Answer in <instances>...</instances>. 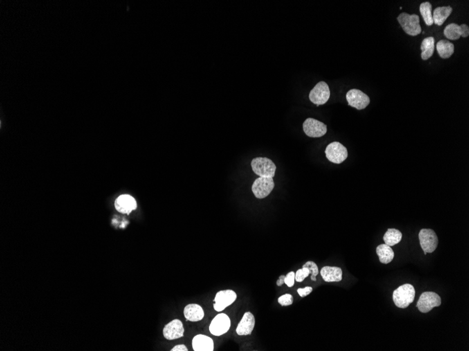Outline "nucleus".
Instances as JSON below:
<instances>
[{
	"instance_id": "bb28decb",
	"label": "nucleus",
	"mask_w": 469,
	"mask_h": 351,
	"mask_svg": "<svg viewBox=\"0 0 469 351\" xmlns=\"http://www.w3.org/2000/svg\"><path fill=\"white\" fill-rule=\"evenodd\" d=\"M311 274L309 270L306 267H302V269H299L295 273V280L297 282H301L304 280V279L307 278L308 275Z\"/></svg>"
},
{
	"instance_id": "9d476101",
	"label": "nucleus",
	"mask_w": 469,
	"mask_h": 351,
	"mask_svg": "<svg viewBox=\"0 0 469 351\" xmlns=\"http://www.w3.org/2000/svg\"><path fill=\"white\" fill-rule=\"evenodd\" d=\"M230 328V318L225 313H220L211 322L209 331L214 336H219L228 332Z\"/></svg>"
},
{
	"instance_id": "9b49d317",
	"label": "nucleus",
	"mask_w": 469,
	"mask_h": 351,
	"mask_svg": "<svg viewBox=\"0 0 469 351\" xmlns=\"http://www.w3.org/2000/svg\"><path fill=\"white\" fill-rule=\"evenodd\" d=\"M303 129L306 136L310 138H320L326 134L327 128L320 121L308 118L303 124Z\"/></svg>"
},
{
	"instance_id": "6ab92c4d",
	"label": "nucleus",
	"mask_w": 469,
	"mask_h": 351,
	"mask_svg": "<svg viewBox=\"0 0 469 351\" xmlns=\"http://www.w3.org/2000/svg\"><path fill=\"white\" fill-rule=\"evenodd\" d=\"M183 313L185 319L191 322L200 321L205 316L203 308L196 304L187 305L184 309Z\"/></svg>"
},
{
	"instance_id": "c756f323",
	"label": "nucleus",
	"mask_w": 469,
	"mask_h": 351,
	"mask_svg": "<svg viewBox=\"0 0 469 351\" xmlns=\"http://www.w3.org/2000/svg\"><path fill=\"white\" fill-rule=\"evenodd\" d=\"M312 291H313V287H311L299 288V289H297V292H298L301 298H305V297L308 296V295L311 294Z\"/></svg>"
},
{
	"instance_id": "dca6fc26",
	"label": "nucleus",
	"mask_w": 469,
	"mask_h": 351,
	"mask_svg": "<svg viewBox=\"0 0 469 351\" xmlns=\"http://www.w3.org/2000/svg\"><path fill=\"white\" fill-rule=\"evenodd\" d=\"M255 326V318L251 312H246L238 324L236 333L240 336L250 335Z\"/></svg>"
},
{
	"instance_id": "a878e982",
	"label": "nucleus",
	"mask_w": 469,
	"mask_h": 351,
	"mask_svg": "<svg viewBox=\"0 0 469 351\" xmlns=\"http://www.w3.org/2000/svg\"><path fill=\"white\" fill-rule=\"evenodd\" d=\"M303 267L307 268L309 270L310 272L311 273V280L313 281H316V278L317 274L319 273L318 267H317V264L313 261H308L306 262V264H304Z\"/></svg>"
},
{
	"instance_id": "412c9836",
	"label": "nucleus",
	"mask_w": 469,
	"mask_h": 351,
	"mask_svg": "<svg viewBox=\"0 0 469 351\" xmlns=\"http://www.w3.org/2000/svg\"><path fill=\"white\" fill-rule=\"evenodd\" d=\"M377 254L382 264H389L394 258V252L391 246L387 244H381L377 248Z\"/></svg>"
},
{
	"instance_id": "aec40b11",
	"label": "nucleus",
	"mask_w": 469,
	"mask_h": 351,
	"mask_svg": "<svg viewBox=\"0 0 469 351\" xmlns=\"http://www.w3.org/2000/svg\"><path fill=\"white\" fill-rule=\"evenodd\" d=\"M452 12V8L450 6L437 7L432 14L434 23L437 26H442Z\"/></svg>"
},
{
	"instance_id": "ddd939ff",
	"label": "nucleus",
	"mask_w": 469,
	"mask_h": 351,
	"mask_svg": "<svg viewBox=\"0 0 469 351\" xmlns=\"http://www.w3.org/2000/svg\"><path fill=\"white\" fill-rule=\"evenodd\" d=\"M184 327L181 320H174L165 326L163 335L166 339L174 340L183 337Z\"/></svg>"
},
{
	"instance_id": "5701e85b",
	"label": "nucleus",
	"mask_w": 469,
	"mask_h": 351,
	"mask_svg": "<svg viewBox=\"0 0 469 351\" xmlns=\"http://www.w3.org/2000/svg\"><path fill=\"white\" fill-rule=\"evenodd\" d=\"M435 49L434 37H429L424 39L421 45V58L424 61L428 60L434 55Z\"/></svg>"
},
{
	"instance_id": "423d86ee",
	"label": "nucleus",
	"mask_w": 469,
	"mask_h": 351,
	"mask_svg": "<svg viewBox=\"0 0 469 351\" xmlns=\"http://www.w3.org/2000/svg\"><path fill=\"white\" fill-rule=\"evenodd\" d=\"M274 187L275 183L273 178L259 177L254 181L252 190L256 198L262 199L271 193Z\"/></svg>"
},
{
	"instance_id": "cd10ccee",
	"label": "nucleus",
	"mask_w": 469,
	"mask_h": 351,
	"mask_svg": "<svg viewBox=\"0 0 469 351\" xmlns=\"http://www.w3.org/2000/svg\"><path fill=\"white\" fill-rule=\"evenodd\" d=\"M294 302L293 296L290 294L283 295L278 298V303L283 307L292 305Z\"/></svg>"
},
{
	"instance_id": "1a4fd4ad",
	"label": "nucleus",
	"mask_w": 469,
	"mask_h": 351,
	"mask_svg": "<svg viewBox=\"0 0 469 351\" xmlns=\"http://www.w3.org/2000/svg\"><path fill=\"white\" fill-rule=\"evenodd\" d=\"M346 100L349 106L356 108L358 110L365 109L370 102V99L367 94L360 90L355 89L347 92Z\"/></svg>"
},
{
	"instance_id": "b1692460",
	"label": "nucleus",
	"mask_w": 469,
	"mask_h": 351,
	"mask_svg": "<svg viewBox=\"0 0 469 351\" xmlns=\"http://www.w3.org/2000/svg\"><path fill=\"white\" fill-rule=\"evenodd\" d=\"M403 238V234L399 230L396 228H389L384 236V241L385 244L389 246H393L399 244Z\"/></svg>"
},
{
	"instance_id": "4be33fe9",
	"label": "nucleus",
	"mask_w": 469,
	"mask_h": 351,
	"mask_svg": "<svg viewBox=\"0 0 469 351\" xmlns=\"http://www.w3.org/2000/svg\"><path fill=\"white\" fill-rule=\"evenodd\" d=\"M436 49L441 58L446 59L452 56L454 52V46L448 40H441L436 45Z\"/></svg>"
},
{
	"instance_id": "2f4dec72",
	"label": "nucleus",
	"mask_w": 469,
	"mask_h": 351,
	"mask_svg": "<svg viewBox=\"0 0 469 351\" xmlns=\"http://www.w3.org/2000/svg\"><path fill=\"white\" fill-rule=\"evenodd\" d=\"M285 279H286V275H282L279 277L278 280H277V282H276V284H277L278 287H279V286H282L283 284L285 283Z\"/></svg>"
},
{
	"instance_id": "f3484780",
	"label": "nucleus",
	"mask_w": 469,
	"mask_h": 351,
	"mask_svg": "<svg viewBox=\"0 0 469 351\" xmlns=\"http://www.w3.org/2000/svg\"><path fill=\"white\" fill-rule=\"evenodd\" d=\"M321 276L325 282H340L342 280V269L337 266H324L320 271Z\"/></svg>"
},
{
	"instance_id": "7c9ffc66",
	"label": "nucleus",
	"mask_w": 469,
	"mask_h": 351,
	"mask_svg": "<svg viewBox=\"0 0 469 351\" xmlns=\"http://www.w3.org/2000/svg\"><path fill=\"white\" fill-rule=\"evenodd\" d=\"M171 351H187V347L185 345H177L171 350Z\"/></svg>"
},
{
	"instance_id": "c85d7f7f",
	"label": "nucleus",
	"mask_w": 469,
	"mask_h": 351,
	"mask_svg": "<svg viewBox=\"0 0 469 351\" xmlns=\"http://www.w3.org/2000/svg\"><path fill=\"white\" fill-rule=\"evenodd\" d=\"M295 273L294 271H290V273H288V275L286 276V279H285V283L288 285L289 287H293L295 285Z\"/></svg>"
},
{
	"instance_id": "2eb2a0df",
	"label": "nucleus",
	"mask_w": 469,
	"mask_h": 351,
	"mask_svg": "<svg viewBox=\"0 0 469 351\" xmlns=\"http://www.w3.org/2000/svg\"><path fill=\"white\" fill-rule=\"evenodd\" d=\"M469 35V28L467 25L462 24L461 26L456 23H451L445 27L444 30V35L450 40H456L460 37H467Z\"/></svg>"
},
{
	"instance_id": "7ed1b4c3",
	"label": "nucleus",
	"mask_w": 469,
	"mask_h": 351,
	"mask_svg": "<svg viewBox=\"0 0 469 351\" xmlns=\"http://www.w3.org/2000/svg\"><path fill=\"white\" fill-rule=\"evenodd\" d=\"M404 31L410 36H416L421 32V28L419 23V17L416 14L405 13L400 14L397 18Z\"/></svg>"
},
{
	"instance_id": "39448f33",
	"label": "nucleus",
	"mask_w": 469,
	"mask_h": 351,
	"mask_svg": "<svg viewBox=\"0 0 469 351\" xmlns=\"http://www.w3.org/2000/svg\"><path fill=\"white\" fill-rule=\"evenodd\" d=\"M441 305V298L437 293L433 291H426L422 293L418 299L416 307L420 312L427 313L432 310L434 307Z\"/></svg>"
},
{
	"instance_id": "a211bd4d",
	"label": "nucleus",
	"mask_w": 469,
	"mask_h": 351,
	"mask_svg": "<svg viewBox=\"0 0 469 351\" xmlns=\"http://www.w3.org/2000/svg\"><path fill=\"white\" fill-rule=\"evenodd\" d=\"M192 344L195 351L214 350V341L212 338L203 334H198L195 336Z\"/></svg>"
},
{
	"instance_id": "6e6552de",
	"label": "nucleus",
	"mask_w": 469,
	"mask_h": 351,
	"mask_svg": "<svg viewBox=\"0 0 469 351\" xmlns=\"http://www.w3.org/2000/svg\"><path fill=\"white\" fill-rule=\"evenodd\" d=\"M330 98L329 86L326 82L317 83L316 86L311 90L309 94L310 100L317 106L325 104Z\"/></svg>"
},
{
	"instance_id": "393cba45",
	"label": "nucleus",
	"mask_w": 469,
	"mask_h": 351,
	"mask_svg": "<svg viewBox=\"0 0 469 351\" xmlns=\"http://www.w3.org/2000/svg\"><path fill=\"white\" fill-rule=\"evenodd\" d=\"M420 13L424 21L428 26H432L434 24L432 16V5L429 2L421 3L419 7Z\"/></svg>"
},
{
	"instance_id": "f257e3e1",
	"label": "nucleus",
	"mask_w": 469,
	"mask_h": 351,
	"mask_svg": "<svg viewBox=\"0 0 469 351\" xmlns=\"http://www.w3.org/2000/svg\"><path fill=\"white\" fill-rule=\"evenodd\" d=\"M415 298V289L411 284H405L395 289L393 293V300L395 305L400 309H406L414 302Z\"/></svg>"
},
{
	"instance_id": "f03ea898",
	"label": "nucleus",
	"mask_w": 469,
	"mask_h": 351,
	"mask_svg": "<svg viewBox=\"0 0 469 351\" xmlns=\"http://www.w3.org/2000/svg\"><path fill=\"white\" fill-rule=\"evenodd\" d=\"M254 173L263 178H273L275 176L276 165L268 158H254L251 163Z\"/></svg>"
},
{
	"instance_id": "4468645a",
	"label": "nucleus",
	"mask_w": 469,
	"mask_h": 351,
	"mask_svg": "<svg viewBox=\"0 0 469 351\" xmlns=\"http://www.w3.org/2000/svg\"><path fill=\"white\" fill-rule=\"evenodd\" d=\"M115 207L116 210L120 213L130 214L131 211L137 208L136 200L128 194H123L119 196L115 200Z\"/></svg>"
},
{
	"instance_id": "f8f14e48",
	"label": "nucleus",
	"mask_w": 469,
	"mask_h": 351,
	"mask_svg": "<svg viewBox=\"0 0 469 351\" xmlns=\"http://www.w3.org/2000/svg\"><path fill=\"white\" fill-rule=\"evenodd\" d=\"M237 299V294L231 289L219 291L216 293L214 298V309L218 312L224 310L225 308L231 305L236 302Z\"/></svg>"
},
{
	"instance_id": "0eeeda50",
	"label": "nucleus",
	"mask_w": 469,
	"mask_h": 351,
	"mask_svg": "<svg viewBox=\"0 0 469 351\" xmlns=\"http://www.w3.org/2000/svg\"><path fill=\"white\" fill-rule=\"evenodd\" d=\"M325 155L330 162L339 164L347 158V149L339 142H334L326 147Z\"/></svg>"
},
{
	"instance_id": "20e7f679",
	"label": "nucleus",
	"mask_w": 469,
	"mask_h": 351,
	"mask_svg": "<svg viewBox=\"0 0 469 351\" xmlns=\"http://www.w3.org/2000/svg\"><path fill=\"white\" fill-rule=\"evenodd\" d=\"M418 239L425 255L432 253L438 247V239L436 232L430 228H422L418 233Z\"/></svg>"
}]
</instances>
